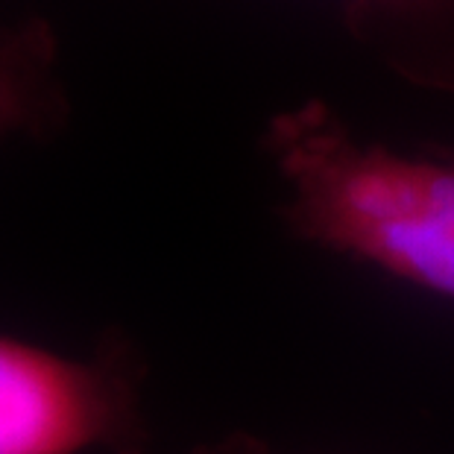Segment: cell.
Instances as JSON below:
<instances>
[{"mask_svg":"<svg viewBox=\"0 0 454 454\" xmlns=\"http://www.w3.org/2000/svg\"><path fill=\"white\" fill-rule=\"evenodd\" d=\"M343 21L399 80L454 94V0H343Z\"/></svg>","mask_w":454,"mask_h":454,"instance_id":"3957f363","label":"cell"},{"mask_svg":"<svg viewBox=\"0 0 454 454\" xmlns=\"http://www.w3.org/2000/svg\"><path fill=\"white\" fill-rule=\"evenodd\" d=\"M147 375L118 332L89 355L0 334V454H150Z\"/></svg>","mask_w":454,"mask_h":454,"instance_id":"7a4b0ae2","label":"cell"},{"mask_svg":"<svg viewBox=\"0 0 454 454\" xmlns=\"http://www.w3.org/2000/svg\"><path fill=\"white\" fill-rule=\"evenodd\" d=\"M191 454H273V449L249 431H231L211 442H200Z\"/></svg>","mask_w":454,"mask_h":454,"instance_id":"5b68a950","label":"cell"},{"mask_svg":"<svg viewBox=\"0 0 454 454\" xmlns=\"http://www.w3.org/2000/svg\"><path fill=\"white\" fill-rule=\"evenodd\" d=\"M261 150L296 240L454 299V147L364 141L328 103L305 100L267 121Z\"/></svg>","mask_w":454,"mask_h":454,"instance_id":"6da1fadb","label":"cell"},{"mask_svg":"<svg viewBox=\"0 0 454 454\" xmlns=\"http://www.w3.org/2000/svg\"><path fill=\"white\" fill-rule=\"evenodd\" d=\"M71 123L59 38L42 15L0 30V138L53 141Z\"/></svg>","mask_w":454,"mask_h":454,"instance_id":"277c9868","label":"cell"}]
</instances>
